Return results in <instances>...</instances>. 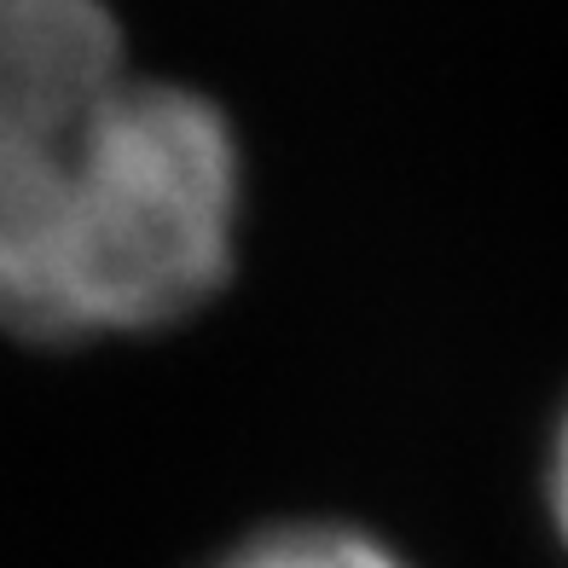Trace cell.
I'll return each instance as SVG.
<instances>
[{
    "mask_svg": "<svg viewBox=\"0 0 568 568\" xmlns=\"http://www.w3.org/2000/svg\"><path fill=\"white\" fill-rule=\"evenodd\" d=\"M232 226L239 145L226 116L192 88L128 75L53 244V343L197 314L232 273Z\"/></svg>",
    "mask_w": 568,
    "mask_h": 568,
    "instance_id": "1",
    "label": "cell"
},
{
    "mask_svg": "<svg viewBox=\"0 0 568 568\" xmlns=\"http://www.w3.org/2000/svg\"><path fill=\"white\" fill-rule=\"evenodd\" d=\"M128 82L105 0H0V325L53 343V244Z\"/></svg>",
    "mask_w": 568,
    "mask_h": 568,
    "instance_id": "2",
    "label": "cell"
},
{
    "mask_svg": "<svg viewBox=\"0 0 568 568\" xmlns=\"http://www.w3.org/2000/svg\"><path fill=\"white\" fill-rule=\"evenodd\" d=\"M215 568H406V562L359 528L296 523V528H267V534L244 539Z\"/></svg>",
    "mask_w": 568,
    "mask_h": 568,
    "instance_id": "3",
    "label": "cell"
},
{
    "mask_svg": "<svg viewBox=\"0 0 568 568\" xmlns=\"http://www.w3.org/2000/svg\"><path fill=\"white\" fill-rule=\"evenodd\" d=\"M551 510H557V528L568 539V424L557 435V464H551Z\"/></svg>",
    "mask_w": 568,
    "mask_h": 568,
    "instance_id": "4",
    "label": "cell"
}]
</instances>
